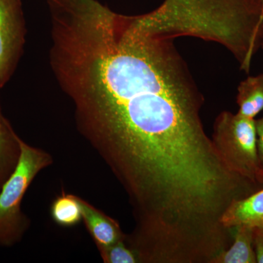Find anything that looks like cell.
I'll return each mask as SVG.
<instances>
[{"label":"cell","mask_w":263,"mask_h":263,"mask_svg":"<svg viewBox=\"0 0 263 263\" xmlns=\"http://www.w3.org/2000/svg\"><path fill=\"white\" fill-rule=\"evenodd\" d=\"M256 132H257V152L259 162L263 168V116L262 118L255 120Z\"/></svg>","instance_id":"4fadbf2b"},{"label":"cell","mask_w":263,"mask_h":263,"mask_svg":"<svg viewBox=\"0 0 263 263\" xmlns=\"http://www.w3.org/2000/svg\"><path fill=\"white\" fill-rule=\"evenodd\" d=\"M83 220L98 249L125 240L126 236L117 221L81 199Z\"/></svg>","instance_id":"5b68a950"},{"label":"cell","mask_w":263,"mask_h":263,"mask_svg":"<svg viewBox=\"0 0 263 263\" xmlns=\"http://www.w3.org/2000/svg\"><path fill=\"white\" fill-rule=\"evenodd\" d=\"M213 144L235 174L263 186V168L257 146L255 119L237 113L221 112L216 117Z\"/></svg>","instance_id":"3957f363"},{"label":"cell","mask_w":263,"mask_h":263,"mask_svg":"<svg viewBox=\"0 0 263 263\" xmlns=\"http://www.w3.org/2000/svg\"><path fill=\"white\" fill-rule=\"evenodd\" d=\"M238 114L254 119L263 110V74L250 76L240 83L238 88Z\"/></svg>","instance_id":"9c48e42d"},{"label":"cell","mask_w":263,"mask_h":263,"mask_svg":"<svg viewBox=\"0 0 263 263\" xmlns=\"http://www.w3.org/2000/svg\"><path fill=\"white\" fill-rule=\"evenodd\" d=\"M261 48H262L263 49V35L262 38V43H261Z\"/></svg>","instance_id":"9a60e30c"},{"label":"cell","mask_w":263,"mask_h":263,"mask_svg":"<svg viewBox=\"0 0 263 263\" xmlns=\"http://www.w3.org/2000/svg\"><path fill=\"white\" fill-rule=\"evenodd\" d=\"M26 34L22 0H0V89L16 70L23 55Z\"/></svg>","instance_id":"277c9868"},{"label":"cell","mask_w":263,"mask_h":263,"mask_svg":"<svg viewBox=\"0 0 263 263\" xmlns=\"http://www.w3.org/2000/svg\"><path fill=\"white\" fill-rule=\"evenodd\" d=\"M260 1L261 5H262V9H263V0H259Z\"/></svg>","instance_id":"2e32d148"},{"label":"cell","mask_w":263,"mask_h":263,"mask_svg":"<svg viewBox=\"0 0 263 263\" xmlns=\"http://www.w3.org/2000/svg\"><path fill=\"white\" fill-rule=\"evenodd\" d=\"M20 155L18 136L0 107V188L14 171Z\"/></svg>","instance_id":"ba28073f"},{"label":"cell","mask_w":263,"mask_h":263,"mask_svg":"<svg viewBox=\"0 0 263 263\" xmlns=\"http://www.w3.org/2000/svg\"><path fill=\"white\" fill-rule=\"evenodd\" d=\"M221 222L228 229L240 226L263 227V188L232 202L223 214Z\"/></svg>","instance_id":"8992f818"},{"label":"cell","mask_w":263,"mask_h":263,"mask_svg":"<svg viewBox=\"0 0 263 263\" xmlns=\"http://www.w3.org/2000/svg\"><path fill=\"white\" fill-rule=\"evenodd\" d=\"M50 63L132 205L170 212L206 196L228 167L200 118L187 66L148 15L79 0L51 24Z\"/></svg>","instance_id":"6da1fadb"},{"label":"cell","mask_w":263,"mask_h":263,"mask_svg":"<svg viewBox=\"0 0 263 263\" xmlns=\"http://www.w3.org/2000/svg\"><path fill=\"white\" fill-rule=\"evenodd\" d=\"M51 214L59 226L67 228L76 226L83 219L81 198L62 193L52 203Z\"/></svg>","instance_id":"30bf717a"},{"label":"cell","mask_w":263,"mask_h":263,"mask_svg":"<svg viewBox=\"0 0 263 263\" xmlns=\"http://www.w3.org/2000/svg\"><path fill=\"white\" fill-rule=\"evenodd\" d=\"M20 155L14 171L0 188V246L18 243L29 226L22 200L38 173L51 163V156L29 146L18 136Z\"/></svg>","instance_id":"7a4b0ae2"},{"label":"cell","mask_w":263,"mask_h":263,"mask_svg":"<svg viewBox=\"0 0 263 263\" xmlns=\"http://www.w3.org/2000/svg\"><path fill=\"white\" fill-rule=\"evenodd\" d=\"M98 249L104 262H140L138 254L129 246L126 245L125 240H121L110 247Z\"/></svg>","instance_id":"8fae6325"},{"label":"cell","mask_w":263,"mask_h":263,"mask_svg":"<svg viewBox=\"0 0 263 263\" xmlns=\"http://www.w3.org/2000/svg\"><path fill=\"white\" fill-rule=\"evenodd\" d=\"M254 228L240 226L234 228L231 245L213 259L212 263H256Z\"/></svg>","instance_id":"52a82bcc"},{"label":"cell","mask_w":263,"mask_h":263,"mask_svg":"<svg viewBox=\"0 0 263 263\" xmlns=\"http://www.w3.org/2000/svg\"><path fill=\"white\" fill-rule=\"evenodd\" d=\"M261 25H262V29L263 31V10H262V23H261Z\"/></svg>","instance_id":"5bb4252c"},{"label":"cell","mask_w":263,"mask_h":263,"mask_svg":"<svg viewBox=\"0 0 263 263\" xmlns=\"http://www.w3.org/2000/svg\"><path fill=\"white\" fill-rule=\"evenodd\" d=\"M253 243L257 262L263 263V227L254 228Z\"/></svg>","instance_id":"7c38bea8"}]
</instances>
